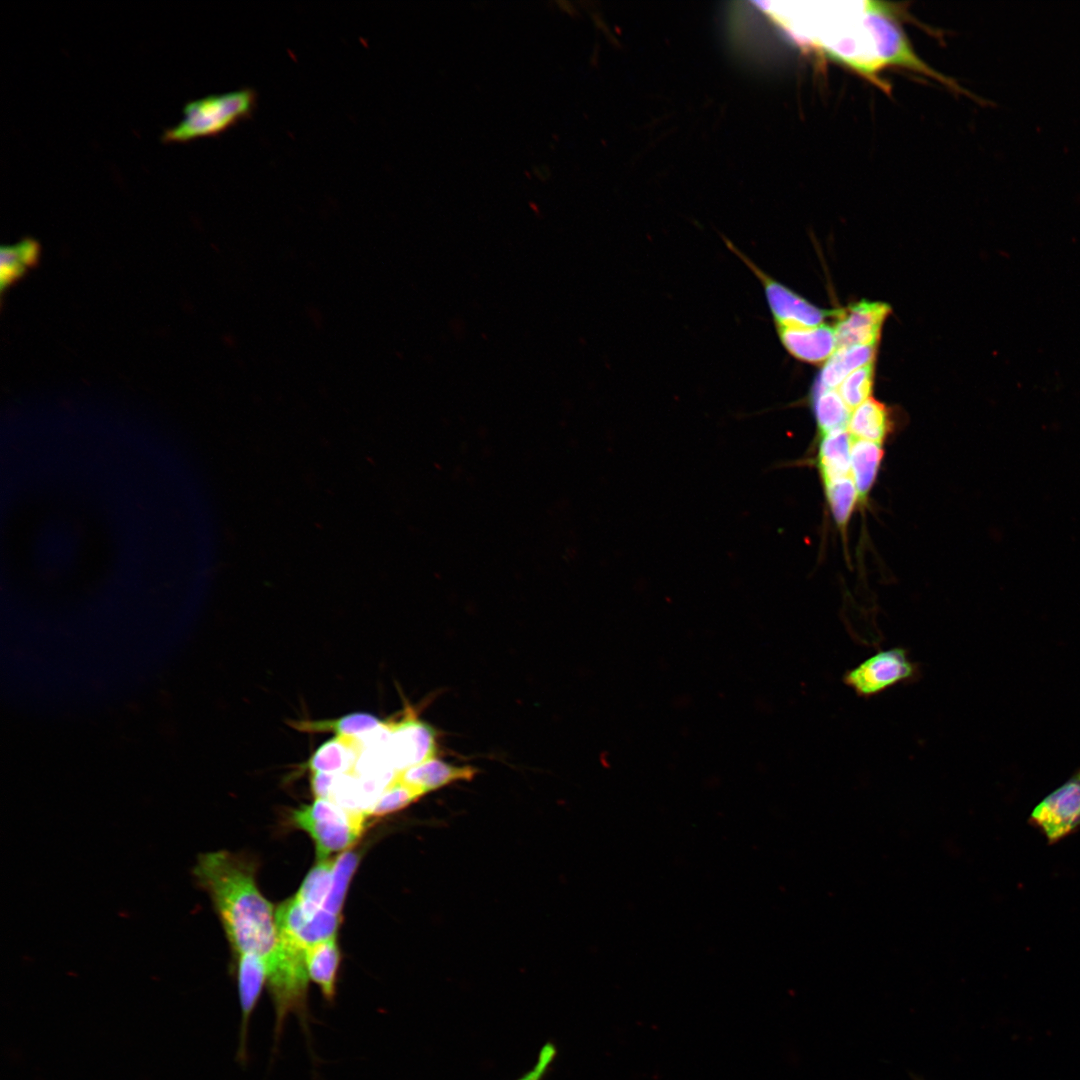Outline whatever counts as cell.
Masks as SVG:
<instances>
[{
  "instance_id": "9",
  "label": "cell",
  "mask_w": 1080,
  "mask_h": 1080,
  "mask_svg": "<svg viewBox=\"0 0 1080 1080\" xmlns=\"http://www.w3.org/2000/svg\"><path fill=\"white\" fill-rule=\"evenodd\" d=\"M890 313L886 303L862 300L838 312L834 329L837 349L860 344H877L883 322Z\"/></svg>"
},
{
  "instance_id": "2",
  "label": "cell",
  "mask_w": 1080,
  "mask_h": 1080,
  "mask_svg": "<svg viewBox=\"0 0 1080 1080\" xmlns=\"http://www.w3.org/2000/svg\"><path fill=\"white\" fill-rule=\"evenodd\" d=\"M200 886L210 896L234 951L259 956L273 982L296 972L305 951L284 941L272 905L260 893L254 865L228 851L201 855L194 867Z\"/></svg>"
},
{
  "instance_id": "25",
  "label": "cell",
  "mask_w": 1080,
  "mask_h": 1080,
  "mask_svg": "<svg viewBox=\"0 0 1080 1080\" xmlns=\"http://www.w3.org/2000/svg\"><path fill=\"white\" fill-rule=\"evenodd\" d=\"M425 795L420 789L404 782L397 776L383 790L369 812V816L381 817L397 812Z\"/></svg>"
},
{
  "instance_id": "27",
  "label": "cell",
  "mask_w": 1080,
  "mask_h": 1080,
  "mask_svg": "<svg viewBox=\"0 0 1080 1080\" xmlns=\"http://www.w3.org/2000/svg\"><path fill=\"white\" fill-rule=\"evenodd\" d=\"M873 371L874 366L870 362L850 373L839 385V394L849 408H856L869 398Z\"/></svg>"
},
{
  "instance_id": "4",
  "label": "cell",
  "mask_w": 1080,
  "mask_h": 1080,
  "mask_svg": "<svg viewBox=\"0 0 1080 1080\" xmlns=\"http://www.w3.org/2000/svg\"><path fill=\"white\" fill-rule=\"evenodd\" d=\"M365 813L349 811L329 799H316L292 812L295 826L314 840L319 860L351 847L365 825Z\"/></svg>"
},
{
  "instance_id": "8",
  "label": "cell",
  "mask_w": 1080,
  "mask_h": 1080,
  "mask_svg": "<svg viewBox=\"0 0 1080 1080\" xmlns=\"http://www.w3.org/2000/svg\"><path fill=\"white\" fill-rule=\"evenodd\" d=\"M389 737L386 751L396 772L403 771L435 757L436 741L433 729L417 719L411 711L399 721H388Z\"/></svg>"
},
{
  "instance_id": "26",
  "label": "cell",
  "mask_w": 1080,
  "mask_h": 1080,
  "mask_svg": "<svg viewBox=\"0 0 1080 1080\" xmlns=\"http://www.w3.org/2000/svg\"><path fill=\"white\" fill-rule=\"evenodd\" d=\"M338 924V915L321 909L306 920L292 944L306 950L321 941L335 937Z\"/></svg>"
},
{
  "instance_id": "24",
  "label": "cell",
  "mask_w": 1080,
  "mask_h": 1080,
  "mask_svg": "<svg viewBox=\"0 0 1080 1080\" xmlns=\"http://www.w3.org/2000/svg\"><path fill=\"white\" fill-rule=\"evenodd\" d=\"M831 513L838 526L844 528L859 497L851 476L823 482Z\"/></svg>"
},
{
  "instance_id": "10",
  "label": "cell",
  "mask_w": 1080,
  "mask_h": 1080,
  "mask_svg": "<svg viewBox=\"0 0 1080 1080\" xmlns=\"http://www.w3.org/2000/svg\"><path fill=\"white\" fill-rule=\"evenodd\" d=\"M776 331L785 350L800 361L820 363L837 349L835 329L824 323L812 327H779Z\"/></svg>"
},
{
  "instance_id": "16",
  "label": "cell",
  "mask_w": 1080,
  "mask_h": 1080,
  "mask_svg": "<svg viewBox=\"0 0 1080 1080\" xmlns=\"http://www.w3.org/2000/svg\"><path fill=\"white\" fill-rule=\"evenodd\" d=\"M876 345L860 344L836 349L825 363L815 383L834 389L850 373L872 362Z\"/></svg>"
},
{
  "instance_id": "18",
  "label": "cell",
  "mask_w": 1080,
  "mask_h": 1080,
  "mask_svg": "<svg viewBox=\"0 0 1080 1080\" xmlns=\"http://www.w3.org/2000/svg\"><path fill=\"white\" fill-rule=\"evenodd\" d=\"M890 426L888 409L873 398H868L856 407L848 423L852 438L877 443L886 438Z\"/></svg>"
},
{
  "instance_id": "3",
  "label": "cell",
  "mask_w": 1080,
  "mask_h": 1080,
  "mask_svg": "<svg viewBox=\"0 0 1080 1080\" xmlns=\"http://www.w3.org/2000/svg\"><path fill=\"white\" fill-rule=\"evenodd\" d=\"M256 102L255 89L248 87L188 101L183 107V117L176 125L164 130L161 140L186 142L216 136L249 117Z\"/></svg>"
},
{
  "instance_id": "6",
  "label": "cell",
  "mask_w": 1080,
  "mask_h": 1080,
  "mask_svg": "<svg viewBox=\"0 0 1080 1080\" xmlns=\"http://www.w3.org/2000/svg\"><path fill=\"white\" fill-rule=\"evenodd\" d=\"M725 243L729 250L750 269L761 283L775 328L817 326L823 324V321L829 315L835 314L813 305L804 297L771 277L730 241L725 240Z\"/></svg>"
},
{
  "instance_id": "14",
  "label": "cell",
  "mask_w": 1080,
  "mask_h": 1080,
  "mask_svg": "<svg viewBox=\"0 0 1080 1080\" xmlns=\"http://www.w3.org/2000/svg\"><path fill=\"white\" fill-rule=\"evenodd\" d=\"M360 753L358 738L336 736L314 752L307 766L312 772L349 773L353 772Z\"/></svg>"
},
{
  "instance_id": "12",
  "label": "cell",
  "mask_w": 1080,
  "mask_h": 1080,
  "mask_svg": "<svg viewBox=\"0 0 1080 1080\" xmlns=\"http://www.w3.org/2000/svg\"><path fill=\"white\" fill-rule=\"evenodd\" d=\"M477 773L474 767L455 766L432 757L397 772L396 776L426 794L457 781H471Z\"/></svg>"
},
{
  "instance_id": "29",
  "label": "cell",
  "mask_w": 1080,
  "mask_h": 1080,
  "mask_svg": "<svg viewBox=\"0 0 1080 1080\" xmlns=\"http://www.w3.org/2000/svg\"><path fill=\"white\" fill-rule=\"evenodd\" d=\"M311 789L316 799H327L337 777L336 774L312 772Z\"/></svg>"
},
{
  "instance_id": "19",
  "label": "cell",
  "mask_w": 1080,
  "mask_h": 1080,
  "mask_svg": "<svg viewBox=\"0 0 1080 1080\" xmlns=\"http://www.w3.org/2000/svg\"><path fill=\"white\" fill-rule=\"evenodd\" d=\"M289 724L306 733L334 732L336 736L360 738L377 730L383 722L368 713H353L332 720H298Z\"/></svg>"
},
{
  "instance_id": "20",
  "label": "cell",
  "mask_w": 1080,
  "mask_h": 1080,
  "mask_svg": "<svg viewBox=\"0 0 1080 1080\" xmlns=\"http://www.w3.org/2000/svg\"><path fill=\"white\" fill-rule=\"evenodd\" d=\"M811 402L817 426L822 434L848 426L850 408L835 389L815 383Z\"/></svg>"
},
{
  "instance_id": "21",
  "label": "cell",
  "mask_w": 1080,
  "mask_h": 1080,
  "mask_svg": "<svg viewBox=\"0 0 1080 1080\" xmlns=\"http://www.w3.org/2000/svg\"><path fill=\"white\" fill-rule=\"evenodd\" d=\"M882 456L880 443L852 438L851 477L861 499L866 497L876 479Z\"/></svg>"
},
{
  "instance_id": "22",
  "label": "cell",
  "mask_w": 1080,
  "mask_h": 1080,
  "mask_svg": "<svg viewBox=\"0 0 1080 1080\" xmlns=\"http://www.w3.org/2000/svg\"><path fill=\"white\" fill-rule=\"evenodd\" d=\"M334 861L319 860L305 877L295 895L308 917H313L323 908L330 891Z\"/></svg>"
},
{
  "instance_id": "7",
  "label": "cell",
  "mask_w": 1080,
  "mask_h": 1080,
  "mask_svg": "<svg viewBox=\"0 0 1080 1080\" xmlns=\"http://www.w3.org/2000/svg\"><path fill=\"white\" fill-rule=\"evenodd\" d=\"M1030 822L1049 843L1061 840L1080 827V770L1034 808Z\"/></svg>"
},
{
  "instance_id": "15",
  "label": "cell",
  "mask_w": 1080,
  "mask_h": 1080,
  "mask_svg": "<svg viewBox=\"0 0 1080 1080\" xmlns=\"http://www.w3.org/2000/svg\"><path fill=\"white\" fill-rule=\"evenodd\" d=\"M852 436L846 429L822 434L817 454V466L823 482L851 476Z\"/></svg>"
},
{
  "instance_id": "1",
  "label": "cell",
  "mask_w": 1080,
  "mask_h": 1080,
  "mask_svg": "<svg viewBox=\"0 0 1080 1080\" xmlns=\"http://www.w3.org/2000/svg\"><path fill=\"white\" fill-rule=\"evenodd\" d=\"M801 45L823 52L882 87L879 72L899 66L942 82L950 80L913 51L896 22V10L875 1L756 2Z\"/></svg>"
},
{
  "instance_id": "28",
  "label": "cell",
  "mask_w": 1080,
  "mask_h": 1080,
  "mask_svg": "<svg viewBox=\"0 0 1080 1080\" xmlns=\"http://www.w3.org/2000/svg\"><path fill=\"white\" fill-rule=\"evenodd\" d=\"M555 1048L552 1044H546L538 1057L537 1063L532 1070L519 1080H541L555 1056Z\"/></svg>"
},
{
  "instance_id": "30",
  "label": "cell",
  "mask_w": 1080,
  "mask_h": 1080,
  "mask_svg": "<svg viewBox=\"0 0 1080 1080\" xmlns=\"http://www.w3.org/2000/svg\"><path fill=\"white\" fill-rule=\"evenodd\" d=\"M557 4L559 5V7H560L561 9H563V10H564V11H566L567 13H570V14H572V13H574V11H575V8L573 7L572 3H571V2H569V1H565V0H558V1H557Z\"/></svg>"
},
{
  "instance_id": "5",
  "label": "cell",
  "mask_w": 1080,
  "mask_h": 1080,
  "mask_svg": "<svg viewBox=\"0 0 1080 1080\" xmlns=\"http://www.w3.org/2000/svg\"><path fill=\"white\" fill-rule=\"evenodd\" d=\"M920 676V666L911 660L908 651L892 647L879 650L847 670L843 682L857 696L871 698L895 686L912 684Z\"/></svg>"
},
{
  "instance_id": "23",
  "label": "cell",
  "mask_w": 1080,
  "mask_h": 1080,
  "mask_svg": "<svg viewBox=\"0 0 1080 1080\" xmlns=\"http://www.w3.org/2000/svg\"><path fill=\"white\" fill-rule=\"evenodd\" d=\"M359 857L354 851H345L334 861L331 887L322 909L339 915Z\"/></svg>"
},
{
  "instance_id": "11",
  "label": "cell",
  "mask_w": 1080,
  "mask_h": 1080,
  "mask_svg": "<svg viewBox=\"0 0 1080 1080\" xmlns=\"http://www.w3.org/2000/svg\"><path fill=\"white\" fill-rule=\"evenodd\" d=\"M238 991L241 1006L239 1047L237 1056L240 1061L247 1058V1037L251 1015L259 1001L263 987L267 982V969L264 961L252 953L239 955Z\"/></svg>"
},
{
  "instance_id": "13",
  "label": "cell",
  "mask_w": 1080,
  "mask_h": 1080,
  "mask_svg": "<svg viewBox=\"0 0 1080 1080\" xmlns=\"http://www.w3.org/2000/svg\"><path fill=\"white\" fill-rule=\"evenodd\" d=\"M309 978L318 985L327 1001L336 995L340 953L335 937L321 941L305 950Z\"/></svg>"
},
{
  "instance_id": "17",
  "label": "cell",
  "mask_w": 1080,
  "mask_h": 1080,
  "mask_svg": "<svg viewBox=\"0 0 1080 1080\" xmlns=\"http://www.w3.org/2000/svg\"><path fill=\"white\" fill-rule=\"evenodd\" d=\"M40 244L32 238H24L0 249V288L3 293L39 262Z\"/></svg>"
}]
</instances>
